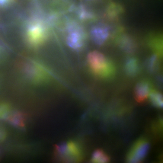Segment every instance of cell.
<instances>
[{
  "instance_id": "obj_3",
  "label": "cell",
  "mask_w": 163,
  "mask_h": 163,
  "mask_svg": "<svg viewBox=\"0 0 163 163\" xmlns=\"http://www.w3.org/2000/svg\"><path fill=\"white\" fill-rule=\"evenodd\" d=\"M62 27L67 45L75 51L81 50L87 38L86 31L82 26L76 21L66 17L63 20Z\"/></svg>"
},
{
  "instance_id": "obj_5",
  "label": "cell",
  "mask_w": 163,
  "mask_h": 163,
  "mask_svg": "<svg viewBox=\"0 0 163 163\" xmlns=\"http://www.w3.org/2000/svg\"><path fill=\"white\" fill-rule=\"evenodd\" d=\"M56 154L59 160L64 162H79L82 160L83 152L77 142L70 140L55 147Z\"/></svg>"
},
{
  "instance_id": "obj_12",
  "label": "cell",
  "mask_w": 163,
  "mask_h": 163,
  "mask_svg": "<svg viewBox=\"0 0 163 163\" xmlns=\"http://www.w3.org/2000/svg\"><path fill=\"white\" fill-rule=\"evenodd\" d=\"M24 115L21 112L12 111L6 120L16 127L23 128L25 125Z\"/></svg>"
},
{
  "instance_id": "obj_4",
  "label": "cell",
  "mask_w": 163,
  "mask_h": 163,
  "mask_svg": "<svg viewBox=\"0 0 163 163\" xmlns=\"http://www.w3.org/2000/svg\"><path fill=\"white\" fill-rule=\"evenodd\" d=\"M87 61L90 71L97 78L108 80L114 76L116 72L114 64L101 52L94 51L90 53Z\"/></svg>"
},
{
  "instance_id": "obj_2",
  "label": "cell",
  "mask_w": 163,
  "mask_h": 163,
  "mask_svg": "<svg viewBox=\"0 0 163 163\" xmlns=\"http://www.w3.org/2000/svg\"><path fill=\"white\" fill-rule=\"evenodd\" d=\"M50 24L47 19L39 15H34L26 22L24 34L27 44L30 48L37 49L47 40Z\"/></svg>"
},
{
  "instance_id": "obj_18",
  "label": "cell",
  "mask_w": 163,
  "mask_h": 163,
  "mask_svg": "<svg viewBox=\"0 0 163 163\" xmlns=\"http://www.w3.org/2000/svg\"><path fill=\"white\" fill-rule=\"evenodd\" d=\"M12 111V107L9 102L0 101V120H6Z\"/></svg>"
},
{
  "instance_id": "obj_11",
  "label": "cell",
  "mask_w": 163,
  "mask_h": 163,
  "mask_svg": "<svg viewBox=\"0 0 163 163\" xmlns=\"http://www.w3.org/2000/svg\"><path fill=\"white\" fill-rule=\"evenodd\" d=\"M75 14L78 19L82 22H88L93 21L96 19V14L91 9L85 6L81 5L75 8Z\"/></svg>"
},
{
  "instance_id": "obj_13",
  "label": "cell",
  "mask_w": 163,
  "mask_h": 163,
  "mask_svg": "<svg viewBox=\"0 0 163 163\" xmlns=\"http://www.w3.org/2000/svg\"><path fill=\"white\" fill-rule=\"evenodd\" d=\"M149 47L156 54L161 57L162 45L161 37L159 36H153L149 37L148 42Z\"/></svg>"
},
{
  "instance_id": "obj_1",
  "label": "cell",
  "mask_w": 163,
  "mask_h": 163,
  "mask_svg": "<svg viewBox=\"0 0 163 163\" xmlns=\"http://www.w3.org/2000/svg\"><path fill=\"white\" fill-rule=\"evenodd\" d=\"M13 69L18 81L33 87L43 85L52 78V73L49 69L35 58L22 56L16 61Z\"/></svg>"
},
{
  "instance_id": "obj_10",
  "label": "cell",
  "mask_w": 163,
  "mask_h": 163,
  "mask_svg": "<svg viewBox=\"0 0 163 163\" xmlns=\"http://www.w3.org/2000/svg\"><path fill=\"white\" fill-rule=\"evenodd\" d=\"M124 69L126 74L129 77H135L139 73L141 69L140 62L134 56L127 57L125 60Z\"/></svg>"
},
{
  "instance_id": "obj_16",
  "label": "cell",
  "mask_w": 163,
  "mask_h": 163,
  "mask_svg": "<svg viewBox=\"0 0 163 163\" xmlns=\"http://www.w3.org/2000/svg\"><path fill=\"white\" fill-rule=\"evenodd\" d=\"M110 158L102 150L97 149L93 152L91 159L92 163H107Z\"/></svg>"
},
{
  "instance_id": "obj_8",
  "label": "cell",
  "mask_w": 163,
  "mask_h": 163,
  "mask_svg": "<svg viewBox=\"0 0 163 163\" xmlns=\"http://www.w3.org/2000/svg\"><path fill=\"white\" fill-rule=\"evenodd\" d=\"M115 42L121 50L128 53H133L137 48L135 40L128 34H119L116 36Z\"/></svg>"
},
{
  "instance_id": "obj_20",
  "label": "cell",
  "mask_w": 163,
  "mask_h": 163,
  "mask_svg": "<svg viewBox=\"0 0 163 163\" xmlns=\"http://www.w3.org/2000/svg\"><path fill=\"white\" fill-rule=\"evenodd\" d=\"M11 0H0V5H3L8 3Z\"/></svg>"
},
{
  "instance_id": "obj_7",
  "label": "cell",
  "mask_w": 163,
  "mask_h": 163,
  "mask_svg": "<svg viewBox=\"0 0 163 163\" xmlns=\"http://www.w3.org/2000/svg\"><path fill=\"white\" fill-rule=\"evenodd\" d=\"M149 148L147 141L144 139L138 140L133 146L127 157V161L129 163H138L141 161L147 154Z\"/></svg>"
},
{
  "instance_id": "obj_19",
  "label": "cell",
  "mask_w": 163,
  "mask_h": 163,
  "mask_svg": "<svg viewBox=\"0 0 163 163\" xmlns=\"http://www.w3.org/2000/svg\"><path fill=\"white\" fill-rule=\"evenodd\" d=\"M6 136L7 133L5 129L0 125V142L5 140Z\"/></svg>"
},
{
  "instance_id": "obj_17",
  "label": "cell",
  "mask_w": 163,
  "mask_h": 163,
  "mask_svg": "<svg viewBox=\"0 0 163 163\" xmlns=\"http://www.w3.org/2000/svg\"><path fill=\"white\" fill-rule=\"evenodd\" d=\"M149 95L150 101L152 105L158 108L162 107L163 96L161 93L153 90L151 91Z\"/></svg>"
},
{
  "instance_id": "obj_9",
  "label": "cell",
  "mask_w": 163,
  "mask_h": 163,
  "mask_svg": "<svg viewBox=\"0 0 163 163\" xmlns=\"http://www.w3.org/2000/svg\"><path fill=\"white\" fill-rule=\"evenodd\" d=\"M152 84L147 79L139 81L136 86L134 94L136 100L139 102L145 101L152 90Z\"/></svg>"
},
{
  "instance_id": "obj_15",
  "label": "cell",
  "mask_w": 163,
  "mask_h": 163,
  "mask_svg": "<svg viewBox=\"0 0 163 163\" xmlns=\"http://www.w3.org/2000/svg\"><path fill=\"white\" fill-rule=\"evenodd\" d=\"M160 57L154 54L148 58L146 60L145 65L148 72L153 73L158 69L159 65V58Z\"/></svg>"
},
{
  "instance_id": "obj_14",
  "label": "cell",
  "mask_w": 163,
  "mask_h": 163,
  "mask_svg": "<svg viewBox=\"0 0 163 163\" xmlns=\"http://www.w3.org/2000/svg\"><path fill=\"white\" fill-rule=\"evenodd\" d=\"M123 13V9L120 6L113 4L108 8L105 16L109 20L113 21L117 19Z\"/></svg>"
},
{
  "instance_id": "obj_6",
  "label": "cell",
  "mask_w": 163,
  "mask_h": 163,
  "mask_svg": "<svg viewBox=\"0 0 163 163\" xmlns=\"http://www.w3.org/2000/svg\"><path fill=\"white\" fill-rule=\"evenodd\" d=\"M111 27L107 24L99 22L92 26L90 30V35L93 42L97 45L101 46L105 43L110 37Z\"/></svg>"
}]
</instances>
